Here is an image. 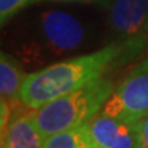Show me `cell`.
<instances>
[{
    "instance_id": "1",
    "label": "cell",
    "mask_w": 148,
    "mask_h": 148,
    "mask_svg": "<svg viewBox=\"0 0 148 148\" xmlns=\"http://www.w3.org/2000/svg\"><path fill=\"white\" fill-rule=\"evenodd\" d=\"M144 52V41L111 42L93 52L59 60L27 73L21 89V101L32 110L104 77L116 66Z\"/></svg>"
},
{
    "instance_id": "2",
    "label": "cell",
    "mask_w": 148,
    "mask_h": 148,
    "mask_svg": "<svg viewBox=\"0 0 148 148\" xmlns=\"http://www.w3.org/2000/svg\"><path fill=\"white\" fill-rule=\"evenodd\" d=\"M18 30L15 56L23 66L41 69L78 51L89 34L84 21L62 10L40 11Z\"/></svg>"
},
{
    "instance_id": "3",
    "label": "cell",
    "mask_w": 148,
    "mask_h": 148,
    "mask_svg": "<svg viewBox=\"0 0 148 148\" xmlns=\"http://www.w3.org/2000/svg\"><path fill=\"white\" fill-rule=\"evenodd\" d=\"M115 88L106 77L92 81L69 95L58 97L34 110V119L44 137L81 126L99 114Z\"/></svg>"
},
{
    "instance_id": "4",
    "label": "cell",
    "mask_w": 148,
    "mask_h": 148,
    "mask_svg": "<svg viewBox=\"0 0 148 148\" xmlns=\"http://www.w3.org/2000/svg\"><path fill=\"white\" fill-rule=\"evenodd\" d=\"M101 112L130 122L148 116V56L134 64L115 85Z\"/></svg>"
},
{
    "instance_id": "5",
    "label": "cell",
    "mask_w": 148,
    "mask_h": 148,
    "mask_svg": "<svg viewBox=\"0 0 148 148\" xmlns=\"http://www.w3.org/2000/svg\"><path fill=\"white\" fill-rule=\"evenodd\" d=\"M108 11L110 30L115 34L114 42L143 41L148 0H111Z\"/></svg>"
},
{
    "instance_id": "6",
    "label": "cell",
    "mask_w": 148,
    "mask_h": 148,
    "mask_svg": "<svg viewBox=\"0 0 148 148\" xmlns=\"http://www.w3.org/2000/svg\"><path fill=\"white\" fill-rule=\"evenodd\" d=\"M92 141L96 148H138V122L96 114L88 122Z\"/></svg>"
},
{
    "instance_id": "7",
    "label": "cell",
    "mask_w": 148,
    "mask_h": 148,
    "mask_svg": "<svg viewBox=\"0 0 148 148\" xmlns=\"http://www.w3.org/2000/svg\"><path fill=\"white\" fill-rule=\"evenodd\" d=\"M21 104L12 108L10 121L1 130V148H44L45 137L37 126L34 110Z\"/></svg>"
},
{
    "instance_id": "8",
    "label": "cell",
    "mask_w": 148,
    "mask_h": 148,
    "mask_svg": "<svg viewBox=\"0 0 148 148\" xmlns=\"http://www.w3.org/2000/svg\"><path fill=\"white\" fill-rule=\"evenodd\" d=\"M27 74L21 60L7 52L0 55V95L14 108L21 104V89Z\"/></svg>"
},
{
    "instance_id": "9",
    "label": "cell",
    "mask_w": 148,
    "mask_h": 148,
    "mask_svg": "<svg viewBox=\"0 0 148 148\" xmlns=\"http://www.w3.org/2000/svg\"><path fill=\"white\" fill-rule=\"evenodd\" d=\"M44 148H96L90 137L88 122L77 127L58 132L45 138Z\"/></svg>"
},
{
    "instance_id": "10",
    "label": "cell",
    "mask_w": 148,
    "mask_h": 148,
    "mask_svg": "<svg viewBox=\"0 0 148 148\" xmlns=\"http://www.w3.org/2000/svg\"><path fill=\"white\" fill-rule=\"evenodd\" d=\"M41 0H0V22L1 26H4L8 22L30 5L36 4Z\"/></svg>"
},
{
    "instance_id": "11",
    "label": "cell",
    "mask_w": 148,
    "mask_h": 148,
    "mask_svg": "<svg viewBox=\"0 0 148 148\" xmlns=\"http://www.w3.org/2000/svg\"><path fill=\"white\" fill-rule=\"evenodd\" d=\"M138 148H148V116L138 122Z\"/></svg>"
},
{
    "instance_id": "12",
    "label": "cell",
    "mask_w": 148,
    "mask_h": 148,
    "mask_svg": "<svg viewBox=\"0 0 148 148\" xmlns=\"http://www.w3.org/2000/svg\"><path fill=\"white\" fill-rule=\"evenodd\" d=\"M49 1H60V3H89V4L110 5L111 0H49Z\"/></svg>"
},
{
    "instance_id": "13",
    "label": "cell",
    "mask_w": 148,
    "mask_h": 148,
    "mask_svg": "<svg viewBox=\"0 0 148 148\" xmlns=\"http://www.w3.org/2000/svg\"><path fill=\"white\" fill-rule=\"evenodd\" d=\"M143 41H144V52L147 53L148 56V18H147V22H145V26H144Z\"/></svg>"
}]
</instances>
